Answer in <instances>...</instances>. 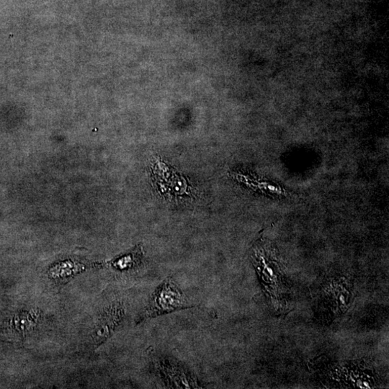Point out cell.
I'll return each mask as SVG.
<instances>
[{"label":"cell","instance_id":"obj_4","mask_svg":"<svg viewBox=\"0 0 389 389\" xmlns=\"http://www.w3.org/2000/svg\"><path fill=\"white\" fill-rule=\"evenodd\" d=\"M140 256V249L138 248L134 252L129 253L128 254L118 259V261L113 262V266L120 270L128 269V268H132L134 265L137 264L138 260Z\"/></svg>","mask_w":389,"mask_h":389},{"label":"cell","instance_id":"obj_2","mask_svg":"<svg viewBox=\"0 0 389 389\" xmlns=\"http://www.w3.org/2000/svg\"><path fill=\"white\" fill-rule=\"evenodd\" d=\"M159 368L166 384L172 388H200L198 380L181 365L165 360L161 362Z\"/></svg>","mask_w":389,"mask_h":389},{"label":"cell","instance_id":"obj_1","mask_svg":"<svg viewBox=\"0 0 389 389\" xmlns=\"http://www.w3.org/2000/svg\"><path fill=\"white\" fill-rule=\"evenodd\" d=\"M193 307L188 303L183 290L174 280L171 277H168L154 290L149 305L142 314V319L143 320L156 318L159 316Z\"/></svg>","mask_w":389,"mask_h":389},{"label":"cell","instance_id":"obj_3","mask_svg":"<svg viewBox=\"0 0 389 389\" xmlns=\"http://www.w3.org/2000/svg\"><path fill=\"white\" fill-rule=\"evenodd\" d=\"M121 312L120 307H115L100 319L96 330L95 331V339H97V342H103L109 337L120 320Z\"/></svg>","mask_w":389,"mask_h":389}]
</instances>
